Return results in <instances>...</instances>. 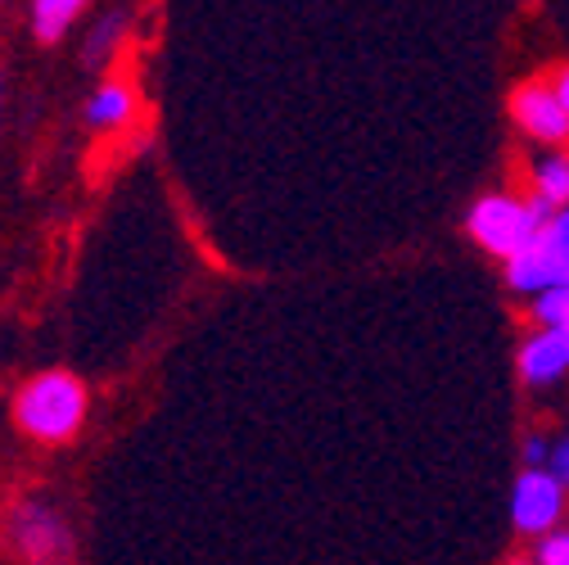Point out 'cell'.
Segmentation results:
<instances>
[{
    "mask_svg": "<svg viewBox=\"0 0 569 565\" xmlns=\"http://www.w3.org/2000/svg\"><path fill=\"white\" fill-rule=\"evenodd\" d=\"M14 420L41 444H68L87 420V389L68 371H41L14 394Z\"/></svg>",
    "mask_w": 569,
    "mask_h": 565,
    "instance_id": "1",
    "label": "cell"
},
{
    "mask_svg": "<svg viewBox=\"0 0 569 565\" xmlns=\"http://www.w3.org/2000/svg\"><path fill=\"white\" fill-rule=\"evenodd\" d=\"M507 280L529 295H542L551 286L569 290V204L538 227V236L516 258H507Z\"/></svg>",
    "mask_w": 569,
    "mask_h": 565,
    "instance_id": "2",
    "label": "cell"
},
{
    "mask_svg": "<svg viewBox=\"0 0 569 565\" xmlns=\"http://www.w3.org/2000/svg\"><path fill=\"white\" fill-rule=\"evenodd\" d=\"M538 227L542 222L533 218V208L511 195H488L470 208V236L497 258H516L538 236Z\"/></svg>",
    "mask_w": 569,
    "mask_h": 565,
    "instance_id": "3",
    "label": "cell"
},
{
    "mask_svg": "<svg viewBox=\"0 0 569 565\" xmlns=\"http://www.w3.org/2000/svg\"><path fill=\"white\" fill-rule=\"evenodd\" d=\"M10 543L28 561H63L73 556V534H68L63 516H54L46 503H23L10 516Z\"/></svg>",
    "mask_w": 569,
    "mask_h": 565,
    "instance_id": "4",
    "label": "cell"
},
{
    "mask_svg": "<svg viewBox=\"0 0 569 565\" xmlns=\"http://www.w3.org/2000/svg\"><path fill=\"white\" fill-rule=\"evenodd\" d=\"M565 512V479L556 470H525L511 498V521L520 534H547Z\"/></svg>",
    "mask_w": 569,
    "mask_h": 565,
    "instance_id": "5",
    "label": "cell"
},
{
    "mask_svg": "<svg viewBox=\"0 0 569 565\" xmlns=\"http://www.w3.org/2000/svg\"><path fill=\"white\" fill-rule=\"evenodd\" d=\"M511 113L533 140H547V146L569 140V109L560 105V96L551 87H520L511 100Z\"/></svg>",
    "mask_w": 569,
    "mask_h": 565,
    "instance_id": "6",
    "label": "cell"
},
{
    "mask_svg": "<svg viewBox=\"0 0 569 565\" xmlns=\"http://www.w3.org/2000/svg\"><path fill=\"white\" fill-rule=\"evenodd\" d=\"M569 371V326H547L520 348V376L529 385H551Z\"/></svg>",
    "mask_w": 569,
    "mask_h": 565,
    "instance_id": "7",
    "label": "cell"
},
{
    "mask_svg": "<svg viewBox=\"0 0 569 565\" xmlns=\"http://www.w3.org/2000/svg\"><path fill=\"white\" fill-rule=\"evenodd\" d=\"M131 109H136L131 87H127V82H104V87L91 96L87 118H91V127H122V122L131 118Z\"/></svg>",
    "mask_w": 569,
    "mask_h": 565,
    "instance_id": "8",
    "label": "cell"
},
{
    "mask_svg": "<svg viewBox=\"0 0 569 565\" xmlns=\"http://www.w3.org/2000/svg\"><path fill=\"white\" fill-rule=\"evenodd\" d=\"M82 10H87V0H32V32L41 41H54Z\"/></svg>",
    "mask_w": 569,
    "mask_h": 565,
    "instance_id": "9",
    "label": "cell"
},
{
    "mask_svg": "<svg viewBox=\"0 0 569 565\" xmlns=\"http://www.w3.org/2000/svg\"><path fill=\"white\" fill-rule=\"evenodd\" d=\"M533 190H538L542 199H551L556 208H565V204H569V159H560V155L542 159V163L533 168Z\"/></svg>",
    "mask_w": 569,
    "mask_h": 565,
    "instance_id": "10",
    "label": "cell"
},
{
    "mask_svg": "<svg viewBox=\"0 0 569 565\" xmlns=\"http://www.w3.org/2000/svg\"><path fill=\"white\" fill-rule=\"evenodd\" d=\"M533 313L542 326H569V290L565 286H551L533 299Z\"/></svg>",
    "mask_w": 569,
    "mask_h": 565,
    "instance_id": "11",
    "label": "cell"
},
{
    "mask_svg": "<svg viewBox=\"0 0 569 565\" xmlns=\"http://www.w3.org/2000/svg\"><path fill=\"white\" fill-rule=\"evenodd\" d=\"M538 561L542 565H569V534H551L547 543H538Z\"/></svg>",
    "mask_w": 569,
    "mask_h": 565,
    "instance_id": "12",
    "label": "cell"
},
{
    "mask_svg": "<svg viewBox=\"0 0 569 565\" xmlns=\"http://www.w3.org/2000/svg\"><path fill=\"white\" fill-rule=\"evenodd\" d=\"M118 32H122V14H109V19H104V28H96V41H91V59H96V54H104V50L113 46V37H118Z\"/></svg>",
    "mask_w": 569,
    "mask_h": 565,
    "instance_id": "13",
    "label": "cell"
},
{
    "mask_svg": "<svg viewBox=\"0 0 569 565\" xmlns=\"http://www.w3.org/2000/svg\"><path fill=\"white\" fill-rule=\"evenodd\" d=\"M551 470H556V475H560V479L569 484V439L551 448Z\"/></svg>",
    "mask_w": 569,
    "mask_h": 565,
    "instance_id": "14",
    "label": "cell"
},
{
    "mask_svg": "<svg viewBox=\"0 0 569 565\" xmlns=\"http://www.w3.org/2000/svg\"><path fill=\"white\" fill-rule=\"evenodd\" d=\"M542 457H547V444H542V439H529V444H525V462H529V466H538Z\"/></svg>",
    "mask_w": 569,
    "mask_h": 565,
    "instance_id": "15",
    "label": "cell"
},
{
    "mask_svg": "<svg viewBox=\"0 0 569 565\" xmlns=\"http://www.w3.org/2000/svg\"><path fill=\"white\" fill-rule=\"evenodd\" d=\"M556 96H560V105L569 109V68H560V78H556V87H551Z\"/></svg>",
    "mask_w": 569,
    "mask_h": 565,
    "instance_id": "16",
    "label": "cell"
},
{
    "mask_svg": "<svg viewBox=\"0 0 569 565\" xmlns=\"http://www.w3.org/2000/svg\"><path fill=\"white\" fill-rule=\"evenodd\" d=\"M0 109H6V82H0Z\"/></svg>",
    "mask_w": 569,
    "mask_h": 565,
    "instance_id": "17",
    "label": "cell"
}]
</instances>
